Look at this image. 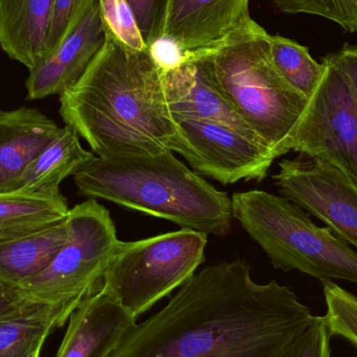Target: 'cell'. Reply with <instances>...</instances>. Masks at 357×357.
<instances>
[{"instance_id": "1", "label": "cell", "mask_w": 357, "mask_h": 357, "mask_svg": "<svg viewBox=\"0 0 357 357\" xmlns=\"http://www.w3.org/2000/svg\"><path fill=\"white\" fill-rule=\"evenodd\" d=\"M243 259L206 266L106 357H284L316 316L285 285L258 283Z\"/></svg>"}, {"instance_id": "2", "label": "cell", "mask_w": 357, "mask_h": 357, "mask_svg": "<svg viewBox=\"0 0 357 357\" xmlns=\"http://www.w3.org/2000/svg\"><path fill=\"white\" fill-rule=\"evenodd\" d=\"M60 115L104 159L157 156L171 151L178 134L150 50L108 33L81 79L60 94Z\"/></svg>"}, {"instance_id": "3", "label": "cell", "mask_w": 357, "mask_h": 357, "mask_svg": "<svg viewBox=\"0 0 357 357\" xmlns=\"http://www.w3.org/2000/svg\"><path fill=\"white\" fill-rule=\"evenodd\" d=\"M79 192L142 213L163 218L182 229L224 237L232 229V201L172 151L148 158L96 157L75 176Z\"/></svg>"}, {"instance_id": "4", "label": "cell", "mask_w": 357, "mask_h": 357, "mask_svg": "<svg viewBox=\"0 0 357 357\" xmlns=\"http://www.w3.org/2000/svg\"><path fill=\"white\" fill-rule=\"evenodd\" d=\"M270 36L255 22L218 47L186 56L202 63L216 89L277 159L291 152L308 100L275 68Z\"/></svg>"}, {"instance_id": "5", "label": "cell", "mask_w": 357, "mask_h": 357, "mask_svg": "<svg viewBox=\"0 0 357 357\" xmlns=\"http://www.w3.org/2000/svg\"><path fill=\"white\" fill-rule=\"evenodd\" d=\"M231 201L233 218L276 270L299 271L322 282L357 283V252L293 202L264 190L236 192Z\"/></svg>"}, {"instance_id": "6", "label": "cell", "mask_w": 357, "mask_h": 357, "mask_svg": "<svg viewBox=\"0 0 357 357\" xmlns=\"http://www.w3.org/2000/svg\"><path fill=\"white\" fill-rule=\"evenodd\" d=\"M207 234L181 229L137 241H119L102 277L135 317L180 289L205 261Z\"/></svg>"}, {"instance_id": "7", "label": "cell", "mask_w": 357, "mask_h": 357, "mask_svg": "<svg viewBox=\"0 0 357 357\" xmlns=\"http://www.w3.org/2000/svg\"><path fill=\"white\" fill-rule=\"evenodd\" d=\"M69 236L50 266L14 289L23 301L77 307L102 282L119 243L108 209L89 199L69 211Z\"/></svg>"}, {"instance_id": "8", "label": "cell", "mask_w": 357, "mask_h": 357, "mask_svg": "<svg viewBox=\"0 0 357 357\" xmlns=\"http://www.w3.org/2000/svg\"><path fill=\"white\" fill-rule=\"evenodd\" d=\"M322 62L324 75L308 100L291 151L325 161L357 183V96L328 54Z\"/></svg>"}, {"instance_id": "9", "label": "cell", "mask_w": 357, "mask_h": 357, "mask_svg": "<svg viewBox=\"0 0 357 357\" xmlns=\"http://www.w3.org/2000/svg\"><path fill=\"white\" fill-rule=\"evenodd\" d=\"M178 134L171 151L199 176L222 184L262 181L276 157L261 142L215 121L177 119Z\"/></svg>"}, {"instance_id": "10", "label": "cell", "mask_w": 357, "mask_h": 357, "mask_svg": "<svg viewBox=\"0 0 357 357\" xmlns=\"http://www.w3.org/2000/svg\"><path fill=\"white\" fill-rule=\"evenodd\" d=\"M273 176L279 193L357 248V183L341 169L301 156L283 159Z\"/></svg>"}, {"instance_id": "11", "label": "cell", "mask_w": 357, "mask_h": 357, "mask_svg": "<svg viewBox=\"0 0 357 357\" xmlns=\"http://www.w3.org/2000/svg\"><path fill=\"white\" fill-rule=\"evenodd\" d=\"M255 22L250 0H165L159 37L173 38L190 56L218 47Z\"/></svg>"}, {"instance_id": "12", "label": "cell", "mask_w": 357, "mask_h": 357, "mask_svg": "<svg viewBox=\"0 0 357 357\" xmlns=\"http://www.w3.org/2000/svg\"><path fill=\"white\" fill-rule=\"evenodd\" d=\"M105 40L106 29L98 0L64 42L43 62L29 70L25 81L26 100L60 96L75 85L104 45Z\"/></svg>"}, {"instance_id": "13", "label": "cell", "mask_w": 357, "mask_h": 357, "mask_svg": "<svg viewBox=\"0 0 357 357\" xmlns=\"http://www.w3.org/2000/svg\"><path fill=\"white\" fill-rule=\"evenodd\" d=\"M137 319L100 284L69 317L56 357H106Z\"/></svg>"}, {"instance_id": "14", "label": "cell", "mask_w": 357, "mask_h": 357, "mask_svg": "<svg viewBox=\"0 0 357 357\" xmlns=\"http://www.w3.org/2000/svg\"><path fill=\"white\" fill-rule=\"evenodd\" d=\"M163 84L174 119L215 121L259 142L216 89L197 59L186 56L177 68L163 73Z\"/></svg>"}, {"instance_id": "15", "label": "cell", "mask_w": 357, "mask_h": 357, "mask_svg": "<svg viewBox=\"0 0 357 357\" xmlns=\"http://www.w3.org/2000/svg\"><path fill=\"white\" fill-rule=\"evenodd\" d=\"M61 128L37 109L0 112V192L12 190Z\"/></svg>"}, {"instance_id": "16", "label": "cell", "mask_w": 357, "mask_h": 357, "mask_svg": "<svg viewBox=\"0 0 357 357\" xmlns=\"http://www.w3.org/2000/svg\"><path fill=\"white\" fill-rule=\"evenodd\" d=\"M54 0H0V47L29 70L43 61Z\"/></svg>"}, {"instance_id": "17", "label": "cell", "mask_w": 357, "mask_h": 357, "mask_svg": "<svg viewBox=\"0 0 357 357\" xmlns=\"http://www.w3.org/2000/svg\"><path fill=\"white\" fill-rule=\"evenodd\" d=\"M96 155L82 146L79 134L65 125L58 135L29 165L10 191L58 197L60 185L91 162Z\"/></svg>"}, {"instance_id": "18", "label": "cell", "mask_w": 357, "mask_h": 357, "mask_svg": "<svg viewBox=\"0 0 357 357\" xmlns=\"http://www.w3.org/2000/svg\"><path fill=\"white\" fill-rule=\"evenodd\" d=\"M75 308L23 301L0 317V357H26L42 349L46 337L62 327Z\"/></svg>"}, {"instance_id": "19", "label": "cell", "mask_w": 357, "mask_h": 357, "mask_svg": "<svg viewBox=\"0 0 357 357\" xmlns=\"http://www.w3.org/2000/svg\"><path fill=\"white\" fill-rule=\"evenodd\" d=\"M68 236V222L65 218L47 228L0 243V283L16 289L43 272Z\"/></svg>"}, {"instance_id": "20", "label": "cell", "mask_w": 357, "mask_h": 357, "mask_svg": "<svg viewBox=\"0 0 357 357\" xmlns=\"http://www.w3.org/2000/svg\"><path fill=\"white\" fill-rule=\"evenodd\" d=\"M67 199L36 193L0 192V243L24 236L62 222L68 216Z\"/></svg>"}, {"instance_id": "21", "label": "cell", "mask_w": 357, "mask_h": 357, "mask_svg": "<svg viewBox=\"0 0 357 357\" xmlns=\"http://www.w3.org/2000/svg\"><path fill=\"white\" fill-rule=\"evenodd\" d=\"M273 64L283 79L304 98H312L324 75L325 63H318L310 50L282 36H270Z\"/></svg>"}, {"instance_id": "22", "label": "cell", "mask_w": 357, "mask_h": 357, "mask_svg": "<svg viewBox=\"0 0 357 357\" xmlns=\"http://www.w3.org/2000/svg\"><path fill=\"white\" fill-rule=\"evenodd\" d=\"M285 14L314 15L333 21L347 33H357V0H271Z\"/></svg>"}, {"instance_id": "23", "label": "cell", "mask_w": 357, "mask_h": 357, "mask_svg": "<svg viewBox=\"0 0 357 357\" xmlns=\"http://www.w3.org/2000/svg\"><path fill=\"white\" fill-rule=\"evenodd\" d=\"M327 312L324 318L331 335L345 337L357 347V296L333 281H324Z\"/></svg>"}, {"instance_id": "24", "label": "cell", "mask_w": 357, "mask_h": 357, "mask_svg": "<svg viewBox=\"0 0 357 357\" xmlns=\"http://www.w3.org/2000/svg\"><path fill=\"white\" fill-rule=\"evenodd\" d=\"M96 1L98 0H54L50 31L44 44L43 61L77 29Z\"/></svg>"}, {"instance_id": "25", "label": "cell", "mask_w": 357, "mask_h": 357, "mask_svg": "<svg viewBox=\"0 0 357 357\" xmlns=\"http://www.w3.org/2000/svg\"><path fill=\"white\" fill-rule=\"evenodd\" d=\"M106 33L136 50H149L127 0H98Z\"/></svg>"}, {"instance_id": "26", "label": "cell", "mask_w": 357, "mask_h": 357, "mask_svg": "<svg viewBox=\"0 0 357 357\" xmlns=\"http://www.w3.org/2000/svg\"><path fill=\"white\" fill-rule=\"evenodd\" d=\"M331 335L324 317L316 316L284 357H331Z\"/></svg>"}, {"instance_id": "27", "label": "cell", "mask_w": 357, "mask_h": 357, "mask_svg": "<svg viewBox=\"0 0 357 357\" xmlns=\"http://www.w3.org/2000/svg\"><path fill=\"white\" fill-rule=\"evenodd\" d=\"M127 2L133 10L138 29L149 47L159 37L165 0H127Z\"/></svg>"}, {"instance_id": "28", "label": "cell", "mask_w": 357, "mask_h": 357, "mask_svg": "<svg viewBox=\"0 0 357 357\" xmlns=\"http://www.w3.org/2000/svg\"><path fill=\"white\" fill-rule=\"evenodd\" d=\"M151 56L163 73L177 68L184 62L186 56L180 44L173 38L161 36L149 46Z\"/></svg>"}, {"instance_id": "29", "label": "cell", "mask_w": 357, "mask_h": 357, "mask_svg": "<svg viewBox=\"0 0 357 357\" xmlns=\"http://www.w3.org/2000/svg\"><path fill=\"white\" fill-rule=\"evenodd\" d=\"M331 60L343 71L357 96V45L346 43L335 54H329Z\"/></svg>"}, {"instance_id": "30", "label": "cell", "mask_w": 357, "mask_h": 357, "mask_svg": "<svg viewBox=\"0 0 357 357\" xmlns=\"http://www.w3.org/2000/svg\"><path fill=\"white\" fill-rule=\"evenodd\" d=\"M22 302L23 300L19 297L14 289H10L0 283V317L14 310Z\"/></svg>"}, {"instance_id": "31", "label": "cell", "mask_w": 357, "mask_h": 357, "mask_svg": "<svg viewBox=\"0 0 357 357\" xmlns=\"http://www.w3.org/2000/svg\"><path fill=\"white\" fill-rule=\"evenodd\" d=\"M40 354H41V349H38L36 350V351L31 352V354L26 357H40Z\"/></svg>"}, {"instance_id": "32", "label": "cell", "mask_w": 357, "mask_h": 357, "mask_svg": "<svg viewBox=\"0 0 357 357\" xmlns=\"http://www.w3.org/2000/svg\"><path fill=\"white\" fill-rule=\"evenodd\" d=\"M1 111H2L1 109H0V112H1Z\"/></svg>"}]
</instances>
